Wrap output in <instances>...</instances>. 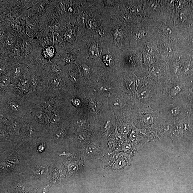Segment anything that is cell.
<instances>
[{
	"label": "cell",
	"mask_w": 193,
	"mask_h": 193,
	"mask_svg": "<svg viewBox=\"0 0 193 193\" xmlns=\"http://www.w3.org/2000/svg\"><path fill=\"white\" fill-rule=\"evenodd\" d=\"M172 127L169 124H166L163 127L164 130L166 132H171V130H172Z\"/></svg>",
	"instance_id": "cell-8"
},
{
	"label": "cell",
	"mask_w": 193,
	"mask_h": 193,
	"mask_svg": "<svg viewBox=\"0 0 193 193\" xmlns=\"http://www.w3.org/2000/svg\"><path fill=\"white\" fill-rule=\"evenodd\" d=\"M171 112L172 114L174 115H177L180 112V108L179 107H175L173 108L171 110Z\"/></svg>",
	"instance_id": "cell-9"
},
{
	"label": "cell",
	"mask_w": 193,
	"mask_h": 193,
	"mask_svg": "<svg viewBox=\"0 0 193 193\" xmlns=\"http://www.w3.org/2000/svg\"><path fill=\"white\" fill-rule=\"evenodd\" d=\"M51 68L52 70L55 72H59V69L58 67L56 64L52 65L51 66Z\"/></svg>",
	"instance_id": "cell-11"
},
{
	"label": "cell",
	"mask_w": 193,
	"mask_h": 193,
	"mask_svg": "<svg viewBox=\"0 0 193 193\" xmlns=\"http://www.w3.org/2000/svg\"><path fill=\"white\" fill-rule=\"evenodd\" d=\"M144 120H145L146 122L148 124H151L153 122V118L150 115H148L146 116Z\"/></svg>",
	"instance_id": "cell-7"
},
{
	"label": "cell",
	"mask_w": 193,
	"mask_h": 193,
	"mask_svg": "<svg viewBox=\"0 0 193 193\" xmlns=\"http://www.w3.org/2000/svg\"><path fill=\"white\" fill-rule=\"evenodd\" d=\"M97 149L94 146H90L88 147L86 150L87 153L89 155H92L94 154L96 151Z\"/></svg>",
	"instance_id": "cell-2"
},
{
	"label": "cell",
	"mask_w": 193,
	"mask_h": 193,
	"mask_svg": "<svg viewBox=\"0 0 193 193\" xmlns=\"http://www.w3.org/2000/svg\"><path fill=\"white\" fill-rule=\"evenodd\" d=\"M180 90V88L179 86H176L174 87L173 89L171 91V96L172 97H175L178 93Z\"/></svg>",
	"instance_id": "cell-3"
},
{
	"label": "cell",
	"mask_w": 193,
	"mask_h": 193,
	"mask_svg": "<svg viewBox=\"0 0 193 193\" xmlns=\"http://www.w3.org/2000/svg\"><path fill=\"white\" fill-rule=\"evenodd\" d=\"M73 103L74 104L76 105H78L80 103V101L78 100V99H75L73 101Z\"/></svg>",
	"instance_id": "cell-12"
},
{
	"label": "cell",
	"mask_w": 193,
	"mask_h": 193,
	"mask_svg": "<svg viewBox=\"0 0 193 193\" xmlns=\"http://www.w3.org/2000/svg\"><path fill=\"white\" fill-rule=\"evenodd\" d=\"M51 83L55 87L59 85V79L56 77H54L51 79Z\"/></svg>",
	"instance_id": "cell-5"
},
{
	"label": "cell",
	"mask_w": 193,
	"mask_h": 193,
	"mask_svg": "<svg viewBox=\"0 0 193 193\" xmlns=\"http://www.w3.org/2000/svg\"><path fill=\"white\" fill-rule=\"evenodd\" d=\"M36 117V118L37 119H38L39 121L41 120V119H43L44 117V116L43 113H39L37 114Z\"/></svg>",
	"instance_id": "cell-10"
},
{
	"label": "cell",
	"mask_w": 193,
	"mask_h": 193,
	"mask_svg": "<svg viewBox=\"0 0 193 193\" xmlns=\"http://www.w3.org/2000/svg\"><path fill=\"white\" fill-rule=\"evenodd\" d=\"M59 116L58 114H54L52 116L51 118V122L52 123H55L59 119Z\"/></svg>",
	"instance_id": "cell-6"
},
{
	"label": "cell",
	"mask_w": 193,
	"mask_h": 193,
	"mask_svg": "<svg viewBox=\"0 0 193 193\" xmlns=\"http://www.w3.org/2000/svg\"><path fill=\"white\" fill-rule=\"evenodd\" d=\"M9 83V80L8 78L6 77H2L1 80V84L3 86L5 87L7 86Z\"/></svg>",
	"instance_id": "cell-4"
},
{
	"label": "cell",
	"mask_w": 193,
	"mask_h": 193,
	"mask_svg": "<svg viewBox=\"0 0 193 193\" xmlns=\"http://www.w3.org/2000/svg\"><path fill=\"white\" fill-rule=\"evenodd\" d=\"M54 51L53 47L51 46L45 47L44 49V55L46 58H51L54 54Z\"/></svg>",
	"instance_id": "cell-1"
}]
</instances>
